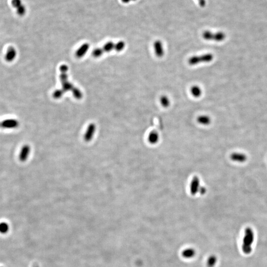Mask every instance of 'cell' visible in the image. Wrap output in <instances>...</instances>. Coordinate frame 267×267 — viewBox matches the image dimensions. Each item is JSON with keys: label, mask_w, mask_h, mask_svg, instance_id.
I'll list each match as a JSON object with an SVG mask.
<instances>
[{"label": "cell", "mask_w": 267, "mask_h": 267, "mask_svg": "<svg viewBox=\"0 0 267 267\" xmlns=\"http://www.w3.org/2000/svg\"><path fill=\"white\" fill-rule=\"evenodd\" d=\"M195 254V251L192 249H187L182 252V255L185 258H192Z\"/></svg>", "instance_id": "cell-20"}, {"label": "cell", "mask_w": 267, "mask_h": 267, "mask_svg": "<svg viewBox=\"0 0 267 267\" xmlns=\"http://www.w3.org/2000/svg\"><path fill=\"white\" fill-rule=\"evenodd\" d=\"M160 102L163 107H165V108L169 107L170 105V101L169 99L166 95H162L160 99Z\"/></svg>", "instance_id": "cell-18"}, {"label": "cell", "mask_w": 267, "mask_h": 267, "mask_svg": "<svg viewBox=\"0 0 267 267\" xmlns=\"http://www.w3.org/2000/svg\"><path fill=\"white\" fill-rule=\"evenodd\" d=\"M190 93L194 98H199L202 95V90L199 86H193L190 88Z\"/></svg>", "instance_id": "cell-17"}, {"label": "cell", "mask_w": 267, "mask_h": 267, "mask_svg": "<svg viewBox=\"0 0 267 267\" xmlns=\"http://www.w3.org/2000/svg\"><path fill=\"white\" fill-rule=\"evenodd\" d=\"M16 56V50L13 47H9L5 55V60L8 62H11L15 60Z\"/></svg>", "instance_id": "cell-13"}, {"label": "cell", "mask_w": 267, "mask_h": 267, "mask_svg": "<svg viewBox=\"0 0 267 267\" xmlns=\"http://www.w3.org/2000/svg\"><path fill=\"white\" fill-rule=\"evenodd\" d=\"M155 54L158 57H161L164 55V50L162 42L160 40H156L154 44Z\"/></svg>", "instance_id": "cell-9"}, {"label": "cell", "mask_w": 267, "mask_h": 267, "mask_svg": "<svg viewBox=\"0 0 267 267\" xmlns=\"http://www.w3.org/2000/svg\"></svg>", "instance_id": "cell-26"}, {"label": "cell", "mask_w": 267, "mask_h": 267, "mask_svg": "<svg viewBox=\"0 0 267 267\" xmlns=\"http://www.w3.org/2000/svg\"><path fill=\"white\" fill-rule=\"evenodd\" d=\"M203 38L207 41H214L216 42H222L226 39V34L224 32H212L210 31H205L203 32Z\"/></svg>", "instance_id": "cell-4"}, {"label": "cell", "mask_w": 267, "mask_h": 267, "mask_svg": "<svg viewBox=\"0 0 267 267\" xmlns=\"http://www.w3.org/2000/svg\"></svg>", "instance_id": "cell-25"}, {"label": "cell", "mask_w": 267, "mask_h": 267, "mask_svg": "<svg viewBox=\"0 0 267 267\" xmlns=\"http://www.w3.org/2000/svg\"><path fill=\"white\" fill-rule=\"evenodd\" d=\"M217 262V257L215 255H212L207 260L208 266V267H213L215 266Z\"/></svg>", "instance_id": "cell-21"}, {"label": "cell", "mask_w": 267, "mask_h": 267, "mask_svg": "<svg viewBox=\"0 0 267 267\" xmlns=\"http://www.w3.org/2000/svg\"><path fill=\"white\" fill-rule=\"evenodd\" d=\"M214 56L211 53H208L200 56L190 57L188 60V63L190 65H195L201 63H208L213 61Z\"/></svg>", "instance_id": "cell-3"}, {"label": "cell", "mask_w": 267, "mask_h": 267, "mask_svg": "<svg viewBox=\"0 0 267 267\" xmlns=\"http://www.w3.org/2000/svg\"><path fill=\"white\" fill-rule=\"evenodd\" d=\"M197 122L203 125H208L211 123V118L207 115H203L198 116Z\"/></svg>", "instance_id": "cell-15"}, {"label": "cell", "mask_w": 267, "mask_h": 267, "mask_svg": "<svg viewBox=\"0 0 267 267\" xmlns=\"http://www.w3.org/2000/svg\"><path fill=\"white\" fill-rule=\"evenodd\" d=\"M64 95V93L62 92L61 89H57L54 91V92L53 93V97L55 99H59L61 98Z\"/></svg>", "instance_id": "cell-22"}, {"label": "cell", "mask_w": 267, "mask_h": 267, "mask_svg": "<svg viewBox=\"0 0 267 267\" xmlns=\"http://www.w3.org/2000/svg\"><path fill=\"white\" fill-rule=\"evenodd\" d=\"M19 122L13 119H6L2 122H0V127L5 129L16 128L19 127Z\"/></svg>", "instance_id": "cell-6"}, {"label": "cell", "mask_w": 267, "mask_h": 267, "mask_svg": "<svg viewBox=\"0 0 267 267\" xmlns=\"http://www.w3.org/2000/svg\"><path fill=\"white\" fill-rule=\"evenodd\" d=\"M230 158L232 161L236 162L244 163L247 159V156L245 154L241 152H234L230 155Z\"/></svg>", "instance_id": "cell-10"}, {"label": "cell", "mask_w": 267, "mask_h": 267, "mask_svg": "<svg viewBox=\"0 0 267 267\" xmlns=\"http://www.w3.org/2000/svg\"><path fill=\"white\" fill-rule=\"evenodd\" d=\"M68 70V68L66 65L62 64L60 66V80L62 86V88L61 89L64 94L67 92L71 91L74 98L77 99H81L83 98L82 92L78 88L75 87L74 85L68 81L67 74Z\"/></svg>", "instance_id": "cell-1"}, {"label": "cell", "mask_w": 267, "mask_h": 267, "mask_svg": "<svg viewBox=\"0 0 267 267\" xmlns=\"http://www.w3.org/2000/svg\"><path fill=\"white\" fill-rule=\"evenodd\" d=\"M31 147L28 144H25L23 146L20 151V154L19 155V159L20 161L24 162L26 161L29 157V155L30 153Z\"/></svg>", "instance_id": "cell-8"}, {"label": "cell", "mask_w": 267, "mask_h": 267, "mask_svg": "<svg viewBox=\"0 0 267 267\" xmlns=\"http://www.w3.org/2000/svg\"><path fill=\"white\" fill-rule=\"evenodd\" d=\"M102 53L111 52V50H115L116 51L117 43H114L112 41H109L106 43L102 48H101Z\"/></svg>", "instance_id": "cell-12"}, {"label": "cell", "mask_w": 267, "mask_h": 267, "mask_svg": "<svg viewBox=\"0 0 267 267\" xmlns=\"http://www.w3.org/2000/svg\"><path fill=\"white\" fill-rule=\"evenodd\" d=\"M122 2L125 4H128L131 1H136L137 0H121Z\"/></svg>", "instance_id": "cell-24"}, {"label": "cell", "mask_w": 267, "mask_h": 267, "mask_svg": "<svg viewBox=\"0 0 267 267\" xmlns=\"http://www.w3.org/2000/svg\"><path fill=\"white\" fill-rule=\"evenodd\" d=\"M12 4L14 8L16 9L18 15L23 16L26 12V9L25 5L23 4L21 0H12Z\"/></svg>", "instance_id": "cell-7"}, {"label": "cell", "mask_w": 267, "mask_h": 267, "mask_svg": "<svg viewBox=\"0 0 267 267\" xmlns=\"http://www.w3.org/2000/svg\"><path fill=\"white\" fill-rule=\"evenodd\" d=\"M198 4L201 8H204L206 5V0H198Z\"/></svg>", "instance_id": "cell-23"}, {"label": "cell", "mask_w": 267, "mask_h": 267, "mask_svg": "<svg viewBox=\"0 0 267 267\" xmlns=\"http://www.w3.org/2000/svg\"><path fill=\"white\" fill-rule=\"evenodd\" d=\"M254 238L255 234L253 230L250 227H246L245 229L244 234L241 246V249L243 253L248 255L252 252Z\"/></svg>", "instance_id": "cell-2"}, {"label": "cell", "mask_w": 267, "mask_h": 267, "mask_svg": "<svg viewBox=\"0 0 267 267\" xmlns=\"http://www.w3.org/2000/svg\"><path fill=\"white\" fill-rule=\"evenodd\" d=\"M159 137L158 133L152 131L148 135V140L151 144H155L158 142Z\"/></svg>", "instance_id": "cell-16"}, {"label": "cell", "mask_w": 267, "mask_h": 267, "mask_svg": "<svg viewBox=\"0 0 267 267\" xmlns=\"http://www.w3.org/2000/svg\"><path fill=\"white\" fill-rule=\"evenodd\" d=\"M199 181L197 178L193 179L190 184V192L192 194H194L197 193L199 189Z\"/></svg>", "instance_id": "cell-14"}, {"label": "cell", "mask_w": 267, "mask_h": 267, "mask_svg": "<svg viewBox=\"0 0 267 267\" xmlns=\"http://www.w3.org/2000/svg\"><path fill=\"white\" fill-rule=\"evenodd\" d=\"M90 48V45L88 43L83 44L79 49L76 50L75 53L76 57L77 58H81L86 54Z\"/></svg>", "instance_id": "cell-11"}, {"label": "cell", "mask_w": 267, "mask_h": 267, "mask_svg": "<svg viewBox=\"0 0 267 267\" xmlns=\"http://www.w3.org/2000/svg\"><path fill=\"white\" fill-rule=\"evenodd\" d=\"M9 230V226L6 222L0 223V233L2 234H6Z\"/></svg>", "instance_id": "cell-19"}, {"label": "cell", "mask_w": 267, "mask_h": 267, "mask_svg": "<svg viewBox=\"0 0 267 267\" xmlns=\"http://www.w3.org/2000/svg\"><path fill=\"white\" fill-rule=\"evenodd\" d=\"M96 130V126L94 123H91L88 126L86 132L84 135V140L86 142H89L94 137Z\"/></svg>", "instance_id": "cell-5"}]
</instances>
